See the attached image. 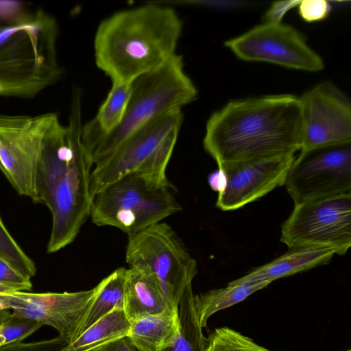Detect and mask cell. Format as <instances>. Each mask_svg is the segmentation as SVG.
Listing matches in <instances>:
<instances>
[{"label": "cell", "instance_id": "obj_1", "mask_svg": "<svg viewBox=\"0 0 351 351\" xmlns=\"http://www.w3.org/2000/svg\"><path fill=\"white\" fill-rule=\"evenodd\" d=\"M80 94L73 99L69 125L53 117L45 132L32 199L45 204L52 216L47 252L71 243L90 217L91 157L82 142Z\"/></svg>", "mask_w": 351, "mask_h": 351}, {"label": "cell", "instance_id": "obj_2", "mask_svg": "<svg viewBox=\"0 0 351 351\" xmlns=\"http://www.w3.org/2000/svg\"><path fill=\"white\" fill-rule=\"evenodd\" d=\"M302 137L299 97L271 95L232 100L213 112L203 145L220 166L294 156L301 149Z\"/></svg>", "mask_w": 351, "mask_h": 351}, {"label": "cell", "instance_id": "obj_3", "mask_svg": "<svg viewBox=\"0 0 351 351\" xmlns=\"http://www.w3.org/2000/svg\"><path fill=\"white\" fill-rule=\"evenodd\" d=\"M182 30L180 18L168 6L149 3L117 12L97 29L95 64L112 82L132 83L176 53Z\"/></svg>", "mask_w": 351, "mask_h": 351}, {"label": "cell", "instance_id": "obj_4", "mask_svg": "<svg viewBox=\"0 0 351 351\" xmlns=\"http://www.w3.org/2000/svg\"><path fill=\"white\" fill-rule=\"evenodd\" d=\"M58 35L55 19L42 10L0 23V95L33 96L60 78Z\"/></svg>", "mask_w": 351, "mask_h": 351}, {"label": "cell", "instance_id": "obj_5", "mask_svg": "<svg viewBox=\"0 0 351 351\" xmlns=\"http://www.w3.org/2000/svg\"><path fill=\"white\" fill-rule=\"evenodd\" d=\"M182 56L174 54L163 65L131 84V93L121 123L89 151L93 165L106 160L136 130L194 101L197 89L184 71Z\"/></svg>", "mask_w": 351, "mask_h": 351}, {"label": "cell", "instance_id": "obj_6", "mask_svg": "<svg viewBox=\"0 0 351 351\" xmlns=\"http://www.w3.org/2000/svg\"><path fill=\"white\" fill-rule=\"evenodd\" d=\"M183 118L182 110H176L147 123L130 135L106 160L92 170V197L130 173L141 174L156 186L173 187L166 170Z\"/></svg>", "mask_w": 351, "mask_h": 351}, {"label": "cell", "instance_id": "obj_7", "mask_svg": "<svg viewBox=\"0 0 351 351\" xmlns=\"http://www.w3.org/2000/svg\"><path fill=\"white\" fill-rule=\"evenodd\" d=\"M173 189L156 186L139 173H128L93 195L90 217L98 226L136 233L182 210Z\"/></svg>", "mask_w": 351, "mask_h": 351}, {"label": "cell", "instance_id": "obj_8", "mask_svg": "<svg viewBox=\"0 0 351 351\" xmlns=\"http://www.w3.org/2000/svg\"><path fill=\"white\" fill-rule=\"evenodd\" d=\"M125 259L152 280L169 308L178 310L185 290L197 273V262L173 229L162 221L128 235Z\"/></svg>", "mask_w": 351, "mask_h": 351}, {"label": "cell", "instance_id": "obj_9", "mask_svg": "<svg viewBox=\"0 0 351 351\" xmlns=\"http://www.w3.org/2000/svg\"><path fill=\"white\" fill-rule=\"evenodd\" d=\"M280 241L289 249L324 247L345 254L351 245V193L295 204Z\"/></svg>", "mask_w": 351, "mask_h": 351}, {"label": "cell", "instance_id": "obj_10", "mask_svg": "<svg viewBox=\"0 0 351 351\" xmlns=\"http://www.w3.org/2000/svg\"><path fill=\"white\" fill-rule=\"evenodd\" d=\"M284 184L295 204L351 193V143L300 152Z\"/></svg>", "mask_w": 351, "mask_h": 351}, {"label": "cell", "instance_id": "obj_11", "mask_svg": "<svg viewBox=\"0 0 351 351\" xmlns=\"http://www.w3.org/2000/svg\"><path fill=\"white\" fill-rule=\"evenodd\" d=\"M224 45L245 61L309 72L324 68L323 59L308 46L305 37L293 27L282 23H263L226 40Z\"/></svg>", "mask_w": 351, "mask_h": 351}, {"label": "cell", "instance_id": "obj_12", "mask_svg": "<svg viewBox=\"0 0 351 351\" xmlns=\"http://www.w3.org/2000/svg\"><path fill=\"white\" fill-rule=\"evenodd\" d=\"M53 114L0 115V169L20 195L31 199L43 138Z\"/></svg>", "mask_w": 351, "mask_h": 351}, {"label": "cell", "instance_id": "obj_13", "mask_svg": "<svg viewBox=\"0 0 351 351\" xmlns=\"http://www.w3.org/2000/svg\"><path fill=\"white\" fill-rule=\"evenodd\" d=\"M302 113L300 152L351 143V104L330 82L299 97Z\"/></svg>", "mask_w": 351, "mask_h": 351}, {"label": "cell", "instance_id": "obj_14", "mask_svg": "<svg viewBox=\"0 0 351 351\" xmlns=\"http://www.w3.org/2000/svg\"><path fill=\"white\" fill-rule=\"evenodd\" d=\"M97 287L76 292L0 294V300L12 309V315L29 319L55 328L69 339L94 298Z\"/></svg>", "mask_w": 351, "mask_h": 351}, {"label": "cell", "instance_id": "obj_15", "mask_svg": "<svg viewBox=\"0 0 351 351\" xmlns=\"http://www.w3.org/2000/svg\"><path fill=\"white\" fill-rule=\"evenodd\" d=\"M295 156L230 162L218 166L224 185L218 192L216 206L234 210L256 201L285 184Z\"/></svg>", "mask_w": 351, "mask_h": 351}, {"label": "cell", "instance_id": "obj_16", "mask_svg": "<svg viewBox=\"0 0 351 351\" xmlns=\"http://www.w3.org/2000/svg\"><path fill=\"white\" fill-rule=\"evenodd\" d=\"M335 254L334 250L324 247L291 248L272 261L228 284L241 285L258 281L271 282L278 278L326 264Z\"/></svg>", "mask_w": 351, "mask_h": 351}, {"label": "cell", "instance_id": "obj_17", "mask_svg": "<svg viewBox=\"0 0 351 351\" xmlns=\"http://www.w3.org/2000/svg\"><path fill=\"white\" fill-rule=\"evenodd\" d=\"M123 308L130 323L171 310L156 284L132 268L127 269Z\"/></svg>", "mask_w": 351, "mask_h": 351}, {"label": "cell", "instance_id": "obj_18", "mask_svg": "<svg viewBox=\"0 0 351 351\" xmlns=\"http://www.w3.org/2000/svg\"><path fill=\"white\" fill-rule=\"evenodd\" d=\"M131 84L112 82V87L97 115L82 125V142L88 153L101 137L121 123L130 96Z\"/></svg>", "mask_w": 351, "mask_h": 351}, {"label": "cell", "instance_id": "obj_19", "mask_svg": "<svg viewBox=\"0 0 351 351\" xmlns=\"http://www.w3.org/2000/svg\"><path fill=\"white\" fill-rule=\"evenodd\" d=\"M179 330L178 311L169 310L131 323L128 336L141 351H162Z\"/></svg>", "mask_w": 351, "mask_h": 351}, {"label": "cell", "instance_id": "obj_20", "mask_svg": "<svg viewBox=\"0 0 351 351\" xmlns=\"http://www.w3.org/2000/svg\"><path fill=\"white\" fill-rule=\"evenodd\" d=\"M126 272V268L119 267L96 286V294L68 342L113 310L123 308Z\"/></svg>", "mask_w": 351, "mask_h": 351}, {"label": "cell", "instance_id": "obj_21", "mask_svg": "<svg viewBox=\"0 0 351 351\" xmlns=\"http://www.w3.org/2000/svg\"><path fill=\"white\" fill-rule=\"evenodd\" d=\"M131 326L123 308H116L97 321L60 351H90L127 336Z\"/></svg>", "mask_w": 351, "mask_h": 351}, {"label": "cell", "instance_id": "obj_22", "mask_svg": "<svg viewBox=\"0 0 351 351\" xmlns=\"http://www.w3.org/2000/svg\"><path fill=\"white\" fill-rule=\"evenodd\" d=\"M269 283V281H258L241 285L228 284L225 288L194 295V305L200 325L202 328L206 327L212 315L241 302Z\"/></svg>", "mask_w": 351, "mask_h": 351}, {"label": "cell", "instance_id": "obj_23", "mask_svg": "<svg viewBox=\"0 0 351 351\" xmlns=\"http://www.w3.org/2000/svg\"><path fill=\"white\" fill-rule=\"evenodd\" d=\"M193 297L192 286H189L178 304V335L172 343L162 351H206L209 341L203 334Z\"/></svg>", "mask_w": 351, "mask_h": 351}, {"label": "cell", "instance_id": "obj_24", "mask_svg": "<svg viewBox=\"0 0 351 351\" xmlns=\"http://www.w3.org/2000/svg\"><path fill=\"white\" fill-rule=\"evenodd\" d=\"M0 258L28 278L36 271L34 261L23 252L0 217Z\"/></svg>", "mask_w": 351, "mask_h": 351}, {"label": "cell", "instance_id": "obj_25", "mask_svg": "<svg viewBox=\"0 0 351 351\" xmlns=\"http://www.w3.org/2000/svg\"><path fill=\"white\" fill-rule=\"evenodd\" d=\"M208 339L209 343L206 351H269L227 327L215 329Z\"/></svg>", "mask_w": 351, "mask_h": 351}, {"label": "cell", "instance_id": "obj_26", "mask_svg": "<svg viewBox=\"0 0 351 351\" xmlns=\"http://www.w3.org/2000/svg\"><path fill=\"white\" fill-rule=\"evenodd\" d=\"M43 324L34 320L11 316L0 325V348L22 341Z\"/></svg>", "mask_w": 351, "mask_h": 351}, {"label": "cell", "instance_id": "obj_27", "mask_svg": "<svg viewBox=\"0 0 351 351\" xmlns=\"http://www.w3.org/2000/svg\"><path fill=\"white\" fill-rule=\"evenodd\" d=\"M298 8L300 16L308 23L325 19L332 10L330 2L326 0H301Z\"/></svg>", "mask_w": 351, "mask_h": 351}, {"label": "cell", "instance_id": "obj_28", "mask_svg": "<svg viewBox=\"0 0 351 351\" xmlns=\"http://www.w3.org/2000/svg\"><path fill=\"white\" fill-rule=\"evenodd\" d=\"M0 285L15 291H29L32 287L30 278L25 276L2 259L0 260Z\"/></svg>", "mask_w": 351, "mask_h": 351}, {"label": "cell", "instance_id": "obj_29", "mask_svg": "<svg viewBox=\"0 0 351 351\" xmlns=\"http://www.w3.org/2000/svg\"><path fill=\"white\" fill-rule=\"evenodd\" d=\"M68 339L60 335L47 340L34 342H17L0 348V351H60Z\"/></svg>", "mask_w": 351, "mask_h": 351}, {"label": "cell", "instance_id": "obj_30", "mask_svg": "<svg viewBox=\"0 0 351 351\" xmlns=\"http://www.w3.org/2000/svg\"><path fill=\"white\" fill-rule=\"evenodd\" d=\"M29 11L19 1H0V23H12L23 19Z\"/></svg>", "mask_w": 351, "mask_h": 351}, {"label": "cell", "instance_id": "obj_31", "mask_svg": "<svg viewBox=\"0 0 351 351\" xmlns=\"http://www.w3.org/2000/svg\"><path fill=\"white\" fill-rule=\"evenodd\" d=\"M301 0L274 1L265 12L264 23H280L285 14L293 8L298 7Z\"/></svg>", "mask_w": 351, "mask_h": 351}, {"label": "cell", "instance_id": "obj_32", "mask_svg": "<svg viewBox=\"0 0 351 351\" xmlns=\"http://www.w3.org/2000/svg\"><path fill=\"white\" fill-rule=\"evenodd\" d=\"M90 351H141L127 335L101 346Z\"/></svg>", "mask_w": 351, "mask_h": 351}, {"label": "cell", "instance_id": "obj_33", "mask_svg": "<svg viewBox=\"0 0 351 351\" xmlns=\"http://www.w3.org/2000/svg\"><path fill=\"white\" fill-rule=\"evenodd\" d=\"M195 3L210 9L228 11L241 8L245 2L240 1H196Z\"/></svg>", "mask_w": 351, "mask_h": 351}, {"label": "cell", "instance_id": "obj_34", "mask_svg": "<svg viewBox=\"0 0 351 351\" xmlns=\"http://www.w3.org/2000/svg\"><path fill=\"white\" fill-rule=\"evenodd\" d=\"M208 181L213 190L219 192L224 185V176L219 169L208 176Z\"/></svg>", "mask_w": 351, "mask_h": 351}, {"label": "cell", "instance_id": "obj_35", "mask_svg": "<svg viewBox=\"0 0 351 351\" xmlns=\"http://www.w3.org/2000/svg\"><path fill=\"white\" fill-rule=\"evenodd\" d=\"M12 315L8 309H0V325L8 319Z\"/></svg>", "mask_w": 351, "mask_h": 351}, {"label": "cell", "instance_id": "obj_36", "mask_svg": "<svg viewBox=\"0 0 351 351\" xmlns=\"http://www.w3.org/2000/svg\"><path fill=\"white\" fill-rule=\"evenodd\" d=\"M15 292L11 288L0 285V294H8Z\"/></svg>", "mask_w": 351, "mask_h": 351}, {"label": "cell", "instance_id": "obj_37", "mask_svg": "<svg viewBox=\"0 0 351 351\" xmlns=\"http://www.w3.org/2000/svg\"><path fill=\"white\" fill-rule=\"evenodd\" d=\"M346 351H351V350L349 349V350H346Z\"/></svg>", "mask_w": 351, "mask_h": 351}, {"label": "cell", "instance_id": "obj_38", "mask_svg": "<svg viewBox=\"0 0 351 351\" xmlns=\"http://www.w3.org/2000/svg\"><path fill=\"white\" fill-rule=\"evenodd\" d=\"M0 260H1V258H0Z\"/></svg>", "mask_w": 351, "mask_h": 351}]
</instances>
